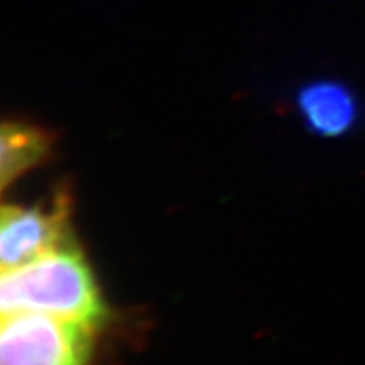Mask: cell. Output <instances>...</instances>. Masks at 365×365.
Returning <instances> with one entry per match:
<instances>
[{"label": "cell", "instance_id": "7a4b0ae2", "mask_svg": "<svg viewBox=\"0 0 365 365\" xmlns=\"http://www.w3.org/2000/svg\"><path fill=\"white\" fill-rule=\"evenodd\" d=\"M95 330L90 323L49 314H4L0 365H91Z\"/></svg>", "mask_w": 365, "mask_h": 365}, {"label": "cell", "instance_id": "277c9868", "mask_svg": "<svg viewBox=\"0 0 365 365\" xmlns=\"http://www.w3.org/2000/svg\"><path fill=\"white\" fill-rule=\"evenodd\" d=\"M298 115L313 135L340 137L357 124L360 105L349 85L317 80L301 86L296 95Z\"/></svg>", "mask_w": 365, "mask_h": 365}, {"label": "cell", "instance_id": "5b68a950", "mask_svg": "<svg viewBox=\"0 0 365 365\" xmlns=\"http://www.w3.org/2000/svg\"><path fill=\"white\" fill-rule=\"evenodd\" d=\"M54 137L43 127L21 120L4 122L0 130V180L2 190L48 159Z\"/></svg>", "mask_w": 365, "mask_h": 365}, {"label": "cell", "instance_id": "3957f363", "mask_svg": "<svg viewBox=\"0 0 365 365\" xmlns=\"http://www.w3.org/2000/svg\"><path fill=\"white\" fill-rule=\"evenodd\" d=\"M73 240L68 227V202L58 200L51 207L41 205L2 207L0 223V261L4 269L19 267L49 250Z\"/></svg>", "mask_w": 365, "mask_h": 365}, {"label": "cell", "instance_id": "6da1fadb", "mask_svg": "<svg viewBox=\"0 0 365 365\" xmlns=\"http://www.w3.org/2000/svg\"><path fill=\"white\" fill-rule=\"evenodd\" d=\"M0 309L2 317L41 313L93 327L107 318L93 271L73 240L19 267L4 269Z\"/></svg>", "mask_w": 365, "mask_h": 365}]
</instances>
